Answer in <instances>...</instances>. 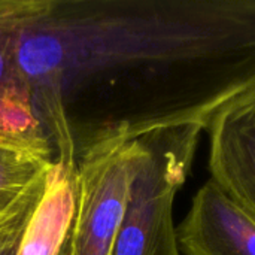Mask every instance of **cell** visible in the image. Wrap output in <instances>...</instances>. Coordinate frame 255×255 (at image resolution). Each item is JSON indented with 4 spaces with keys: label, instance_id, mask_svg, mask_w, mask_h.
Segmentation results:
<instances>
[{
    "label": "cell",
    "instance_id": "6da1fadb",
    "mask_svg": "<svg viewBox=\"0 0 255 255\" xmlns=\"http://www.w3.org/2000/svg\"><path fill=\"white\" fill-rule=\"evenodd\" d=\"M18 66L54 163L109 131L205 130L255 90V0H49Z\"/></svg>",
    "mask_w": 255,
    "mask_h": 255
},
{
    "label": "cell",
    "instance_id": "7a4b0ae2",
    "mask_svg": "<svg viewBox=\"0 0 255 255\" xmlns=\"http://www.w3.org/2000/svg\"><path fill=\"white\" fill-rule=\"evenodd\" d=\"M203 130L199 124H184L142 136L146 155L111 255H181L173 203L191 173Z\"/></svg>",
    "mask_w": 255,
    "mask_h": 255
},
{
    "label": "cell",
    "instance_id": "3957f363",
    "mask_svg": "<svg viewBox=\"0 0 255 255\" xmlns=\"http://www.w3.org/2000/svg\"><path fill=\"white\" fill-rule=\"evenodd\" d=\"M145 155L142 136L131 137L124 131L103 133L79 152L70 255L112 254Z\"/></svg>",
    "mask_w": 255,
    "mask_h": 255
},
{
    "label": "cell",
    "instance_id": "277c9868",
    "mask_svg": "<svg viewBox=\"0 0 255 255\" xmlns=\"http://www.w3.org/2000/svg\"><path fill=\"white\" fill-rule=\"evenodd\" d=\"M48 4L49 0H0V139L52 154L18 66L21 33Z\"/></svg>",
    "mask_w": 255,
    "mask_h": 255
},
{
    "label": "cell",
    "instance_id": "5b68a950",
    "mask_svg": "<svg viewBox=\"0 0 255 255\" xmlns=\"http://www.w3.org/2000/svg\"><path fill=\"white\" fill-rule=\"evenodd\" d=\"M176 242L184 255H255V218L209 179L176 227Z\"/></svg>",
    "mask_w": 255,
    "mask_h": 255
},
{
    "label": "cell",
    "instance_id": "8992f818",
    "mask_svg": "<svg viewBox=\"0 0 255 255\" xmlns=\"http://www.w3.org/2000/svg\"><path fill=\"white\" fill-rule=\"evenodd\" d=\"M206 130L211 179L255 218V90L224 108Z\"/></svg>",
    "mask_w": 255,
    "mask_h": 255
},
{
    "label": "cell",
    "instance_id": "52a82bcc",
    "mask_svg": "<svg viewBox=\"0 0 255 255\" xmlns=\"http://www.w3.org/2000/svg\"><path fill=\"white\" fill-rule=\"evenodd\" d=\"M76 212L75 170L54 163L43 196L27 226L18 255H60Z\"/></svg>",
    "mask_w": 255,
    "mask_h": 255
},
{
    "label": "cell",
    "instance_id": "ba28073f",
    "mask_svg": "<svg viewBox=\"0 0 255 255\" xmlns=\"http://www.w3.org/2000/svg\"><path fill=\"white\" fill-rule=\"evenodd\" d=\"M52 164L49 151L0 139V220L45 184Z\"/></svg>",
    "mask_w": 255,
    "mask_h": 255
},
{
    "label": "cell",
    "instance_id": "9c48e42d",
    "mask_svg": "<svg viewBox=\"0 0 255 255\" xmlns=\"http://www.w3.org/2000/svg\"><path fill=\"white\" fill-rule=\"evenodd\" d=\"M43 190L45 184L34 188L15 209L0 220V255L19 254L24 233L43 196Z\"/></svg>",
    "mask_w": 255,
    "mask_h": 255
},
{
    "label": "cell",
    "instance_id": "30bf717a",
    "mask_svg": "<svg viewBox=\"0 0 255 255\" xmlns=\"http://www.w3.org/2000/svg\"><path fill=\"white\" fill-rule=\"evenodd\" d=\"M70 236V235H69ZM60 255H70V244H69V238H67V241H66V244L63 245V248H61V253Z\"/></svg>",
    "mask_w": 255,
    "mask_h": 255
}]
</instances>
